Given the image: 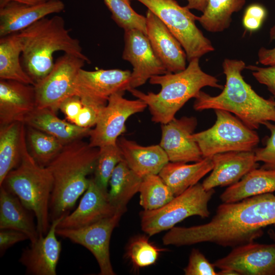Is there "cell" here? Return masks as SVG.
Returning a JSON list of instances; mask_svg holds the SVG:
<instances>
[{
	"label": "cell",
	"mask_w": 275,
	"mask_h": 275,
	"mask_svg": "<svg viewBox=\"0 0 275 275\" xmlns=\"http://www.w3.org/2000/svg\"><path fill=\"white\" fill-rule=\"evenodd\" d=\"M245 3V0H208L197 21L207 31L223 32L229 27L232 14L240 11Z\"/></svg>",
	"instance_id": "f546056e"
},
{
	"label": "cell",
	"mask_w": 275,
	"mask_h": 275,
	"mask_svg": "<svg viewBox=\"0 0 275 275\" xmlns=\"http://www.w3.org/2000/svg\"><path fill=\"white\" fill-rule=\"evenodd\" d=\"M85 59L64 53L58 58L50 72L35 84L36 108H49L56 112L63 101L74 95V84Z\"/></svg>",
	"instance_id": "9c48e42d"
},
{
	"label": "cell",
	"mask_w": 275,
	"mask_h": 275,
	"mask_svg": "<svg viewBox=\"0 0 275 275\" xmlns=\"http://www.w3.org/2000/svg\"><path fill=\"white\" fill-rule=\"evenodd\" d=\"M53 184L50 171L35 161L29 151L25 138L19 164L9 173L0 186L16 196L34 213L39 236L46 235L50 228L49 203Z\"/></svg>",
	"instance_id": "5b68a950"
},
{
	"label": "cell",
	"mask_w": 275,
	"mask_h": 275,
	"mask_svg": "<svg viewBox=\"0 0 275 275\" xmlns=\"http://www.w3.org/2000/svg\"><path fill=\"white\" fill-rule=\"evenodd\" d=\"M222 67L226 76L222 92L213 96L201 90L195 97L194 109L228 111L253 130L266 122H275L274 99H264L244 80L241 73L245 63L241 60L225 59Z\"/></svg>",
	"instance_id": "6da1fadb"
},
{
	"label": "cell",
	"mask_w": 275,
	"mask_h": 275,
	"mask_svg": "<svg viewBox=\"0 0 275 275\" xmlns=\"http://www.w3.org/2000/svg\"><path fill=\"white\" fill-rule=\"evenodd\" d=\"M112 14V18L124 31L136 29L147 35L146 16L136 13L130 0H103Z\"/></svg>",
	"instance_id": "d6a6232c"
},
{
	"label": "cell",
	"mask_w": 275,
	"mask_h": 275,
	"mask_svg": "<svg viewBox=\"0 0 275 275\" xmlns=\"http://www.w3.org/2000/svg\"><path fill=\"white\" fill-rule=\"evenodd\" d=\"M189 9H195L202 13L204 11L208 0H186Z\"/></svg>",
	"instance_id": "b9f144b4"
},
{
	"label": "cell",
	"mask_w": 275,
	"mask_h": 275,
	"mask_svg": "<svg viewBox=\"0 0 275 275\" xmlns=\"http://www.w3.org/2000/svg\"><path fill=\"white\" fill-rule=\"evenodd\" d=\"M23 122L27 126L54 137L64 145L89 136L91 130L62 120L56 112L47 108H36Z\"/></svg>",
	"instance_id": "cb8c5ba5"
},
{
	"label": "cell",
	"mask_w": 275,
	"mask_h": 275,
	"mask_svg": "<svg viewBox=\"0 0 275 275\" xmlns=\"http://www.w3.org/2000/svg\"><path fill=\"white\" fill-rule=\"evenodd\" d=\"M273 102H274V104L275 105V100H273Z\"/></svg>",
	"instance_id": "bcb514c9"
},
{
	"label": "cell",
	"mask_w": 275,
	"mask_h": 275,
	"mask_svg": "<svg viewBox=\"0 0 275 275\" xmlns=\"http://www.w3.org/2000/svg\"><path fill=\"white\" fill-rule=\"evenodd\" d=\"M99 155L93 178L97 185L105 193L111 175L117 164L123 159L117 143L99 148Z\"/></svg>",
	"instance_id": "836d02e7"
},
{
	"label": "cell",
	"mask_w": 275,
	"mask_h": 275,
	"mask_svg": "<svg viewBox=\"0 0 275 275\" xmlns=\"http://www.w3.org/2000/svg\"><path fill=\"white\" fill-rule=\"evenodd\" d=\"M69 32L64 18L55 15L44 17L18 33L22 44V65L35 84L50 72L57 51L74 54L90 62L82 52L79 41Z\"/></svg>",
	"instance_id": "3957f363"
},
{
	"label": "cell",
	"mask_w": 275,
	"mask_h": 275,
	"mask_svg": "<svg viewBox=\"0 0 275 275\" xmlns=\"http://www.w3.org/2000/svg\"><path fill=\"white\" fill-rule=\"evenodd\" d=\"M124 94V92H119L109 97L94 128L90 132L91 147L116 144L120 135L126 131L127 119L147 107L142 100L127 99L123 97Z\"/></svg>",
	"instance_id": "30bf717a"
},
{
	"label": "cell",
	"mask_w": 275,
	"mask_h": 275,
	"mask_svg": "<svg viewBox=\"0 0 275 275\" xmlns=\"http://www.w3.org/2000/svg\"><path fill=\"white\" fill-rule=\"evenodd\" d=\"M215 267L201 252L193 249L183 271L185 275H218Z\"/></svg>",
	"instance_id": "d590c367"
},
{
	"label": "cell",
	"mask_w": 275,
	"mask_h": 275,
	"mask_svg": "<svg viewBox=\"0 0 275 275\" xmlns=\"http://www.w3.org/2000/svg\"><path fill=\"white\" fill-rule=\"evenodd\" d=\"M99 148L91 147L81 139L65 145L47 166L53 180L49 203V221L52 222L72 208L87 189L94 172Z\"/></svg>",
	"instance_id": "7a4b0ae2"
},
{
	"label": "cell",
	"mask_w": 275,
	"mask_h": 275,
	"mask_svg": "<svg viewBox=\"0 0 275 275\" xmlns=\"http://www.w3.org/2000/svg\"><path fill=\"white\" fill-rule=\"evenodd\" d=\"M269 36L271 40L275 41V24L270 29ZM258 57L261 64L268 66H275V47L272 49L261 47Z\"/></svg>",
	"instance_id": "ab89813d"
},
{
	"label": "cell",
	"mask_w": 275,
	"mask_h": 275,
	"mask_svg": "<svg viewBox=\"0 0 275 275\" xmlns=\"http://www.w3.org/2000/svg\"><path fill=\"white\" fill-rule=\"evenodd\" d=\"M267 234L269 238L275 242V231L272 229L268 230Z\"/></svg>",
	"instance_id": "f6af8a7d"
},
{
	"label": "cell",
	"mask_w": 275,
	"mask_h": 275,
	"mask_svg": "<svg viewBox=\"0 0 275 275\" xmlns=\"http://www.w3.org/2000/svg\"><path fill=\"white\" fill-rule=\"evenodd\" d=\"M117 212L119 211L108 201L107 194L104 192L92 178L77 207L71 214L65 215L57 228L84 227L111 216Z\"/></svg>",
	"instance_id": "ffe728a7"
},
{
	"label": "cell",
	"mask_w": 275,
	"mask_h": 275,
	"mask_svg": "<svg viewBox=\"0 0 275 275\" xmlns=\"http://www.w3.org/2000/svg\"><path fill=\"white\" fill-rule=\"evenodd\" d=\"M197 125V120L194 117L174 118L161 124L159 145L169 161L196 162L204 158L198 145L191 138Z\"/></svg>",
	"instance_id": "5bb4252c"
},
{
	"label": "cell",
	"mask_w": 275,
	"mask_h": 275,
	"mask_svg": "<svg viewBox=\"0 0 275 275\" xmlns=\"http://www.w3.org/2000/svg\"><path fill=\"white\" fill-rule=\"evenodd\" d=\"M263 21L244 14L242 22L244 27L249 31L258 30L261 26Z\"/></svg>",
	"instance_id": "60d3db41"
},
{
	"label": "cell",
	"mask_w": 275,
	"mask_h": 275,
	"mask_svg": "<svg viewBox=\"0 0 275 275\" xmlns=\"http://www.w3.org/2000/svg\"><path fill=\"white\" fill-rule=\"evenodd\" d=\"M143 178L135 174L123 159L115 168L109 180L107 198L117 211L123 214L126 205L139 192Z\"/></svg>",
	"instance_id": "83f0119b"
},
{
	"label": "cell",
	"mask_w": 275,
	"mask_h": 275,
	"mask_svg": "<svg viewBox=\"0 0 275 275\" xmlns=\"http://www.w3.org/2000/svg\"><path fill=\"white\" fill-rule=\"evenodd\" d=\"M61 0H49L38 5L10 2L0 7V37L19 33L39 20L63 11Z\"/></svg>",
	"instance_id": "d6986e66"
},
{
	"label": "cell",
	"mask_w": 275,
	"mask_h": 275,
	"mask_svg": "<svg viewBox=\"0 0 275 275\" xmlns=\"http://www.w3.org/2000/svg\"><path fill=\"white\" fill-rule=\"evenodd\" d=\"M25 138L31 155L43 167H46L64 146L54 137L26 125Z\"/></svg>",
	"instance_id": "4dcf8cb0"
},
{
	"label": "cell",
	"mask_w": 275,
	"mask_h": 275,
	"mask_svg": "<svg viewBox=\"0 0 275 275\" xmlns=\"http://www.w3.org/2000/svg\"><path fill=\"white\" fill-rule=\"evenodd\" d=\"M117 143L123 159L141 178L158 175L169 162L167 155L159 145L143 146L123 137L119 138Z\"/></svg>",
	"instance_id": "7402d4cb"
},
{
	"label": "cell",
	"mask_w": 275,
	"mask_h": 275,
	"mask_svg": "<svg viewBox=\"0 0 275 275\" xmlns=\"http://www.w3.org/2000/svg\"><path fill=\"white\" fill-rule=\"evenodd\" d=\"M213 168L212 157H204L193 164L169 161L158 175L177 196L198 183Z\"/></svg>",
	"instance_id": "d4e9b609"
},
{
	"label": "cell",
	"mask_w": 275,
	"mask_h": 275,
	"mask_svg": "<svg viewBox=\"0 0 275 275\" xmlns=\"http://www.w3.org/2000/svg\"><path fill=\"white\" fill-rule=\"evenodd\" d=\"M164 251L151 243L146 236H138L129 241L126 254L134 267L142 268L154 264Z\"/></svg>",
	"instance_id": "e575fe53"
},
{
	"label": "cell",
	"mask_w": 275,
	"mask_h": 275,
	"mask_svg": "<svg viewBox=\"0 0 275 275\" xmlns=\"http://www.w3.org/2000/svg\"><path fill=\"white\" fill-rule=\"evenodd\" d=\"M124 39L122 58L132 66L129 89L143 85L153 76L168 73L145 33L136 29L125 30Z\"/></svg>",
	"instance_id": "7c38bea8"
},
{
	"label": "cell",
	"mask_w": 275,
	"mask_h": 275,
	"mask_svg": "<svg viewBox=\"0 0 275 275\" xmlns=\"http://www.w3.org/2000/svg\"><path fill=\"white\" fill-rule=\"evenodd\" d=\"M245 68L250 70L255 79L265 85L275 98V66L260 67L249 65Z\"/></svg>",
	"instance_id": "74e56055"
},
{
	"label": "cell",
	"mask_w": 275,
	"mask_h": 275,
	"mask_svg": "<svg viewBox=\"0 0 275 275\" xmlns=\"http://www.w3.org/2000/svg\"><path fill=\"white\" fill-rule=\"evenodd\" d=\"M215 193L205 190L201 183L189 187L175 196L162 207L145 210L140 213L142 230L151 236L174 227L177 223L192 216L209 217L208 203Z\"/></svg>",
	"instance_id": "ba28073f"
},
{
	"label": "cell",
	"mask_w": 275,
	"mask_h": 275,
	"mask_svg": "<svg viewBox=\"0 0 275 275\" xmlns=\"http://www.w3.org/2000/svg\"><path fill=\"white\" fill-rule=\"evenodd\" d=\"M146 18L148 38L168 72L176 73L184 70L186 54L178 40L162 21L148 9Z\"/></svg>",
	"instance_id": "e0dca14e"
},
{
	"label": "cell",
	"mask_w": 275,
	"mask_h": 275,
	"mask_svg": "<svg viewBox=\"0 0 275 275\" xmlns=\"http://www.w3.org/2000/svg\"><path fill=\"white\" fill-rule=\"evenodd\" d=\"M213 264L215 267L231 269L238 275H275V242L253 241L237 246Z\"/></svg>",
	"instance_id": "4fadbf2b"
},
{
	"label": "cell",
	"mask_w": 275,
	"mask_h": 275,
	"mask_svg": "<svg viewBox=\"0 0 275 275\" xmlns=\"http://www.w3.org/2000/svg\"><path fill=\"white\" fill-rule=\"evenodd\" d=\"M49 0H1L0 5H3L10 2H14L26 5H38L45 3Z\"/></svg>",
	"instance_id": "7bdbcfd3"
},
{
	"label": "cell",
	"mask_w": 275,
	"mask_h": 275,
	"mask_svg": "<svg viewBox=\"0 0 275 275\" xmlns=\"http://www.w3.org/2000/svg\"><path fill=\"white\" fill-rule=\"evenodd\" d=\"M157 16L180 42L187 61L199 59L214 50L211 42L196 24L198 17L176 0H136Z\"/></svg>",
	"instance_id": "8992f818"
},
{
	"label": "cell",
	"mask_w": 275,
	"mask_h": 275,
	"mask_svg": "<svg viewBox=\"0 0 275 275\" xmlns=\"http://www.w3.org/2000/svg\"><path fill=\"white\" fill-rule=\"evenodd\" d=\"M212 172L202 183L206 190L231 185L259 166L254 151L220 153L212 156Z\"/></svg>",
	"instance_id": "ac0fdd59"
},
{
	"label": "cell",
	"mask_w": 275,
	"mask_h": 275,
	"mask_svg": "<svg viewBox=\"0 0 275 275\" xmlns=\"http://www.w3.org/2000/svg\"><path fill=\"white\" fill-rule=\"evenodd\" d=\"M0 230L13 229L24 233L31 243L39 237L32 211L27 209L18 198L0 186Z\"/></svg>",
	"instance_id": "603a6c76"
},
{
	"label": "cell",
	"mask_w": 275,
	"mask_h": 275,
	"mask_svg": "<svg viewBox=\"0 0 275 275\" xmlns=\"http://www.w3.org/2000/svg\"><path fill=\"white\" fill-rule=\"evenodd\" d=\"M29 239L24 233L13 229H1L0 254L2 257L8 249L15 243Z\"/></svg>",
	"instance_id": "f35d334b"
},
{
	"label": "cell",
	"mask_w": 275,
	"mask_h": 275,
	"mask_svg": "<svg viewBox=\"0 0 275 275\" xmlns=\"http://www.w3.org/2000/svg\"><path fill=\"white\" fill-rule=\"evenodd\" d=\"M218 275H238L235 271L229 269H223L217 272Z\"/></svg>",
	"instance_id": "ee69618b"
},
{
	"label": "cell",
	"mask_w": 275,
	"mask_h": 275,
	"mask_svg": "<svg viewBox=\"0 0 275 275\" xmlns=\"http://www.w3.org/2000/svg\"><path fill=\"white\" fill-rule=\"evenodd\" d=\"M0 186L9 173L18 166L25 139V124L15 122L0 126Z\"/></svg>",
	"instance_id": "4316f807"
},
{
	"label": "cell",
	"mask_w": 275,
	"mask_h": 275,
	"mask_svg": "<svg viewBox=\"0 0 275 275\" xmlns=\"http://www.w3.org/2000/svg\"><path fill=\"white\" fill-rule=\"evenodd\" d=\"M22 51V44L18 33L1 37L0 79L16 80L34 86L20 62Z\"/></svg>",
	"instance_id": "f1b7e54d"
},
{
	"label": "cell",
	"mask_w": 275,
	"mask_h": 275,
	"mask_svg": "<svg viewBox=\"0 0 275 275\" xmlns=\"http://www.w3.org/2000/svg\"><path fill=\"white\" fill-rule=\"evenodd\" d=\"M149 82L160 85V91L157 93L147 94L135 89H130L128 91L146 103L152 121L161 124L174 118L177 112L190 99L195 98L203 87L224 88L216 77L202 70L199 59L189 62L186 68L181 71L153 76Z\"/></svg>",
	"instance_id": "277c9868"
},
{
	"label": "cell",
	"mask_w": 275,
	"mask_h": 275,
	"mask_svg": "<svg viewBox=\"0 0 275 275\" xmlns=\"http://www.w3.org/2000/svg\"><path fill=\"white\" fill-rule=\"evenodd\" d=\"M214 111L216 119L212 126L191 135L204 158L220 153L252 151L256 149L260 139L255 130L228 111Z\"/></svg>",
	"instance_id": "52a82bcc"
},
{
	"label": "cell",
	"mask_w": 275,
	"mask_h": 275,
	"mask_svg": "<svg viewBox=\"0 0 275 275\" xmlns=\"http://www.w3.org/2000/svg\"><path fill=\"white\" fill-rule=\"evenodd\" d=\"M122 214L117 212L111 216L78 229L57 228L56 234L89 250L98 262L99 274L114 275L110 259L109 242L113 231Z\"/></svg>",
	"instance_id": "8fae6325"
},
{
	"label": "cell",
	"mask_w": 275,
	"mask_h": 275,
	"mask_svg": "<svg viewBox=\"0 0 275 275\" xmlns=\"http://www.w3.org/2000/svg\"><path fill=\"white\" fill-rule=\"evenodd\" d=\"M131 72L118 69L88 71L81 69L74 84V95L107 102L109 97L130 89Z\"/></svg>",
	"instance_id": "9a60e30c"
},
{
	"label": "cell",
	"mask_w": 275,
	"mask_h": 275,
	"mask_svg": "<svg viewBox=\"0 0 275 275\" xmlns=\"http://www.w3.org/2000/svg\"><path fill=\"white\" fill-rule=\"evenodd\" d=\"M66 214L51 222L46 235L39 236L36 241L23 250L19 261L25 267L27 274H57L62 244L56 237V229Z\"/></svg>",
	"instance_id": "2e32d148"
},
{
	"label": "cell",
	"mask_w": 275,
	"mask_h": 275,
	"mask_svg": "<svg viewBox=\"0 0 275 275\" xmlns=\"http://www.w3.org/2000/svg\"><path fill=\"white\" fill-rule=\"evenodd\" d=\"M263 125L270 131V136L266 140L264 147L254 150L256 160L263 163V168L275 169V124L268 121Z\"/></svg>",
	"instance_id": "8d00e7d4"
},
{
	"label": "cell",
	"mask_w": 275,
	"mask_h": 275,
	"mask_svg": "<svg viewBox=\"0 0 275 275\" xmlns=\"http://www.w3.org/2000/svg\"><path fill=\"white\" fill-rule=\"evenodd\" d=\"M139 193L140 204L145 210L160 208L175 197L158 174L144 177Z\"/></svg>",
	"instance_id": "1f68e13d"
},
{
	"label": "cell",
	"mask_w": 275,
	"mask_h": 275,
	"mask_svg": "<svg viewBox=\"0 0 275 275\" xmlns=\"http://www.w3.org/2000/svg\"><path fill=\"white\" fill-rule=\"evenodd\" d=\"M275 191V169L255 168L237 182L230 185L220 195L223 203H230Z\"/></svg>",
	"instance_id": "484cf974"
},
{
	"label": "cell",
	"mask_w": 275,
	"mask_h": 275,
	"mask_svg": "<svg viewBox=\"0 0 275 275\" xmlns=\"http://www.w3.org/2000/svg\"><path fill=\"white\" fill-rule=\"evenodd\" d=\"M36 108L33 85L0 79V125L24 122Z\"/></svg>",
	"instance_id": "44dd1931"
}]
</instances>
